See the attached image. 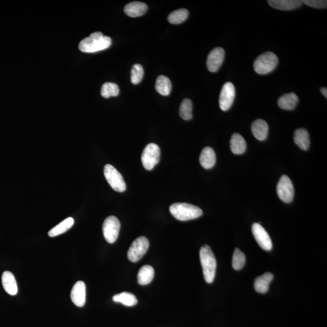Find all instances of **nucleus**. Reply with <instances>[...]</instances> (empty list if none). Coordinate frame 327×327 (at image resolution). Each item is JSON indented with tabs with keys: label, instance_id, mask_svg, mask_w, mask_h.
I'll use <instances>...</instances> for the list:
<instances>
[{
	"label": "nucleus",
	"instance_id": "1",
	"mask_svg": "<svg viewBox=\"0 0 327 327\" xmlns=\"http://www.w3.org/2000/svg\"><path fill=\"white\" fill-rule=\"evenodd\" d=\"M111 44L110 37L104 36L100 32H96L80 42L79 49L83 52L94 53L108 48Z\"/></svg>",
	"mask_w": 327,
	"mask_h": 327
},
{
	"label": "nucleus",
	"instance_id": "2",
	"mask_svg": "<svg viewBox=\"0 0 327 327\" xmlns=\"http://www.w3.org/2000/svg\"><path fill=\"white\" fill-rule=\"evenodd\" d=\"M199 257L205 281L212 283L215 277L217 264L216 258L209 246H202L199 252Z\"/></svg>",
	"mask_w": 327,
	"mask_h": 327
},
{
	"label": "nucleus",
	"instance_id": "3",
	"mask_svg": "<svg viewBox=\"0 0 327 327\" xmlns=\"http://www.w3.org/2000/svg\"><path fill=\"white\" fill-rule=\"evenodd\" d=\"M170 211L177 220L186 221L200 217L202 210L196 205L185 202H177L171 205Z\"/></svg>",
	"mask_w": 327,
	"mask_h": 327
},
{
	"label": "nucleus",
	"instance_id": "4",
	"mask_svg": "<svg viewBox=\"0 0 327 327\" xmlns=\"http://www.w3.org/2000/svg\"><path fill=\"white\" fill-rule=\"evenodd\" d=\"M278 63V58L272 52H267L259 56L255 61L254 70L260 75L272 72Z\"/></svg>",
	"mask_w": 327,
	"mask_h": 327
},
{
	"label": "nucleus",
	"instance_id": "5",
	"mask_svg": "<svg viewBox=\"0 0 327 327\" xmlns=\"http://www.w3.org/2000/svg\"><path fill=\"white\" fill-rule=\"evenodd\" d=\"M160 148L155 143H150L144 148L141 155L143 166L146 170H151L160 161Z\"/></svg>",
	"mask_w": 327,
	"mask_h": 327
},
{
	"label": "nucleus",
	"instance_id": "6",
	"mask_svg": "<svg viewBox=\"0 0 327 327\" xmlns=\"http://www.w3.org/2000/svg\"><path fill=\"white\" fill-rule=\"evenodd\" d=\"M104 174L108 183L115 191L123 192L126 191V185L123 176L113 166L105 165Z\"/></svg>",
	"mask_w": 327,
	"mask_h": 327
},
{
	"label": "nucleus",
	"instance_id": "7",
	"mask_svg": "<svg viewBox=\"0 0 327 327\" xmlns=\"http://www.w3.org/2000/svg\"><path fill=\"white\" fill-rule=\"evenodd\" d=\"M149 247V242L147 238L140 236L136 239L131 245L127 257L133 263L138 262L144 256Z\"/></svg>",
	"mask_w": 327,
	"mask_h": 327
},
{
	"label": "nucleus",
	"instance_id": "8",
	"mask_svg": "<svg viewBox=\"0 0 327 327\" xmlns=\"http://www.w3.org/2000/svg\"><path fill=\"white\" fill-rule=\"evenodd\" d=\"M120 228L121 224L117 217H107L102 225V232L105 240L110 244H113L119 235Z\"/></svg>",
	"mask_w": 327,
	"mask_h": 327
},
{
	"label": "nucleus",
	"instance_id": "9",
	"mask_svg": "<svg viewBox=\"0 0 327 327\" xmlns=\"http://www.w3.org/2000/svg\"><path fill=\"white\" fill-rule=\"evenodd\" d=\"M277 194L285 203H289L294 198L295 190L290 179L286 175H282L276 187Z\"/></svg>",
	"mask_w": 327,
	"mask_h": 327
},
{
	"label": "nucleus",
	"instance_id": "10",
	"mask_svg": "<svg viewBox=\"0 0 327 327\" xmlns=\"http://www.w3.org/2000/svg\"><path fill=\"white\" fill-rule=\"evenodd\" d=\"M235 88L232 83L227 82L223 85L220 93L219 104L221 110L227 111L234 101L235 98Z\"/></svg>",
	"mask_w": 327,
	"mask_h": 327
},
{
	"label": "nucleus",
	"instance_id": "11",
	"mask_svg": "<svg viewBox=\"0 0 327 327\" xmlns=\"http://www.w3.org/2000/svg\"><path fill=\"white\" fill-rule=\"evenodd\" d=\"M252 233L258 244L262 248L270 251L273 248L272 239L264 227L258 223H254L252 226Z\"/></svg>",
	"mask_w": 327,
	"mask_h": 327
},
{
	"label": "nucleus",
	"instance_id": "12",
	"mask_svg": "<svg viewBox=\"0 0 327 327\" xmlns=\"http://www.w3.org/2000/svg\"><path fill=\"white\" fill-rule=\"evenodd\" d=\"M225 51L223 48H216L208 54L207 60V67L211 72H216L222 65Z\"/></svg>",
	"mask_w": 327,
	"mask_h": 327
},
{
	"label": "nucleus",
	"instance_id": "13",
	"mask_svg": "<svg viewBox=\"0 0 327 327\" xmlns=\"http://www.w3.org/2000/svg\"><path fill=\"white\" fill-rule=\"evenodd\" d=\"M86 286L85 282L79 281L73 286L70 298L73 303L77 307H82L86 303Z\"/></svg>",
	"mask_w": 327,
	"mask_h": 327
},
{
	"label": "nucleus",
	"instance_id": "14",
	"mask_svg": "<svg viewBox=\"0 0 327 327\" xmlns=\"http://www.w3.org/2000/svg\"><path fill=\"white\" fill-rule=\"evenodd\" d=\"M147 5L144 3L133 2L127 4L124 7V11L130 17L135 18L141 17L148 11Z\"/></svg>",
	"mask_w": 327,
	"mask_h": 327
},
{
	"label": "nucleus",
	"instance_id": "15",
	"mask_svg": "<svg viewBox=\"0 0 327 327\" xmlns=\"http://www.w3.org/2000/svg\"><path fill=\"white\" fill-rule=\"evenodd\" d=\"M2 282L3 288L6 293L12 296L18 294V286L16 279L11 272L6 271L2 274Z\"/></svg>",
	"mask_w": 327,
	"mask_h": 327
},
{
	"label": "nucleus",
	"instance_id": "16",
	"mask_svg": "<svg viewBox=\"0 0 327 327\" xmlns=\"http://www.w3.org/2000/svg\"><path fill=\"white\" fill-rule=\"evenodd\" d=\"M268 3L271 7L281 11L294 10L303 4V2L299 0H269Z\"/></svg>",
	"mask_w": 327,
	"mask_h": 327
},
{
	"label": "nucleus",
	"instance_id": "17",
	"mask_svg": "<svg viewBox=\"0 0 327 327\" xmlns=\"http://www.w3.org/2000/svg\"><path fill=\"white\" fill-rule=\"evenodd\" d=\"M216 155L212 148L206 147L202 151L199 157V162L205 169H210L216 163Z\"/></svg>",
	"mask_w": 327,
	"mask_h": 327
},
{
	"label": "nucleus",
	"instance_id": "18",
	"mask_svg": "<svg viewBox=\"0 0 327 327\" xmlns=\"http://www.w3.org/2000/svg\"><path fill=\"white\" fill-rule=\"evenodd\" d=\"M251 132L254 136L260 141H264L267 138L269 132V126L263 120L258 119L251 124Z\"/></svg>",
	"mask_w": 327,
	"mask_h": 327
},
{
	"label": "nucleus",
	"instance_id": "19",
	"mask_svg": "<svg viewBox=\"0 0 327 327\" xmlns=\"http://www.w3.org/2000/svg\"><path fill=\"white\" fill-rule=\"evenodd\" d=\"M299 101L298 96L294 93H286L278 99L279 107L283 110L292 111L297 106Z\"/></svg>",
	"mask_w": 327,
	"mask_h": 327
},
{
	"label": "nucleus",
	"instance_id": "20",
	"mask_svg": "<svg viewBox=\"0 0 327 327\" xmlns=\"http://www.w3.org/2000/svg\"><path fill=\"white\" fill-rule=\"evenodd\" d=\"M294 141L299 148L304 151L308 150L310 145V138L308 131L304 128L298 129L295 132Z\"/></svg>",
	"mask_w": 327,
	"mask_h": 327
},
{
	"label": "nucleus",
	"instance_id": "21",
	"mask_svg": "<svg viewBox=\"0 0 327 327\" xmlns=\"http://www.w3.org/2000/svg\"><path fill=\"white\" fill-rule=\"evenodd\" d=\"M230 143L232 152L236 155L244 154L247 149V144L245 139L237 133L233 134Z\"/></svg>",
	"mask_w": 327,
	"mask_h": 327
},
{
	"label": "nucleus",
	"instance_id": "22",
	"mask_svg": "<svg viewBox=\"0 0 327 327\" xmlns=\"http://www.w3.org/2000/svg\"><path fill=\"white\" fill-rule=\"evenodd\" d=\"M273 279L272 273H266L255 279L254 286L256 291L260 294H266L269 290V285Z\"/></svg>",
	"mask_w": 327,
	"mask_h": 327
},
{
	"label": "nucleus",
	"instance_id": "23",
	"mask_svg": "<svg viewBox=\"0 0 327 327\" xmlns=\"http://www.w3.org/2000/svg\"><path fill=\"white\" fill-rule=\"evenodd\" d=\"M155 271L151 266H142L138 274V282L140 285H146L150 283L154 278Z\"/></svg>",
	"mask_w": 327,
	"mask_h": 327
},
{
	"label": "nucleus",
	"instance_id": "24",
	"mask_svg": "<svg viewBox=\"0 0 327 327\" xmlns=\"http://www.w3.org/2000/svg\"><path fill=\"white\" fill-rule=\"evenodd\" d=\"M74 220L73 218L68 217L50 230L48 235L50 237H55V236L63 234L69 230L74 226Z\"/></svg>",
	"mask_w": 327,
	"mask_h": 327
},
{
	"label": "nucleus",
	"instance_id": "25",
	"mask_svg": "<svg viewBox=\"0 0 327 327\" xmlns=\"http://www.w3.org/2000/svg\"><path fill=\"white\" fill-rule=\"evenodd\" d=\"M155 89L161 95H169L172 90V83L169 78L164 76H159L156 82Z\"/></svg>",
	"mask_w": 327,
	"mask_h": 327
},
{
	"label": "nucleus",
	"instance_id": "26",
	"mask_svg": "<svg viewBox=\"0 0 327 327\" xmlns=\"http://www.w3.org/2000/svg\"><path fill=\"white\" fill-rule=\"evenodd\" d=\"M113 300L116 303H120L128 307L134 306L138 303L135 296L128 292H123L115 295Z\"/></svg>",
	"mask_w": 327,
	"mask_h": 327
},
{
	"label": "nucleus",
	"instance_id": "27",
	"mask_svg": "<svg viewBox=\"0 0 327 327\" xmlns=\"http://www.w3.org/2000/svg\"><path fill=\"white\" fill-rule=\"evenodd\" d=\"M189 17V11L186 9L174 11L168 16V21L173 24H179L185 21Z\"/></svg>",
	"mask_w": 327,
	"mask_h": 327
},
{
	"label": "nucleus",
	"instance_id": "28",
	"mask_svg": "<svg viewBox=\"0 0 327 327\" xmlns=\"http://www.w3.org/2000/svg\"><path fill=\"white\" fill-rule=\"evenodd\" d=\"M192 110L193 104L191 99H184L179 107L180 117L185 120H191L193 117Z\"/></svg>",
	"mask_w": 327,
	"mask_h": 327
},
{
	"label": "nucleus",
	"instance_id": "29",
	"mask_svg": "<svg viewBox=\"0 0 327 327\" xmlns=\"http://www.w3.org/2000/svg\"><path fill=\"white\" fill-rule=\"evenodd\" d=\"M119 93V87L114 83H105L101 87V94L102 97L105 98H110L111 96H117Z\"/></svg>",
	"mask_w": 327,
	"mask_h": 327
},
{
	"label": "nucleus",
	"instance_id": "30",
	"mask_svg": "<svg viewBox=\"0 0 327 327\" xmlns=\"http://www.w3.org/2000/svg\"><path fill=\"white\" fill-rule=\"evenodd\" d=\"M246 258L244 253L236 248L232 258V266L236 270H240L244 267L245 264Z\"/></svg>",
	"mask_w": 327,
	"mask_h": 327
},
{
	"label": "nucleus",
	"instance_id": "31",
	"mask_svg": "<svg viewBox=\"0 0 327 327\" xmlns=\"http://www.w3.org/2000/svg\"><path fill=\"white\" fill-rule=\"evenodd\" d=\"M144 76V69L141 64H136L133 65L131 70V82L133 85H138L142 80Z\"/></svg>",
	"mask_w": 327,
	"mask_h": 327
},
{
	"label": "nucleus",
	"instance_id": "32",
	"mask_svg": "<svg viewBox=\"0 0 327 327\" xmlns=\"http://www.w3.org/2000/svg\"><path fill=\"white\" fill-rule=\"evenodd\" d=\"M302 2L311 8L316 9H326L327 2L322 0H304Z\"/></svg>",
	"mask_w": 327,
	"mask_h": 327
},
{
	"label": "nucleus",
	"instance_id": "33",
	"mask_svg": "<svg viewBox=\"0 0 327 327\" xmlns=\"http://www.w3.org/2000/svg\"><path fill=\"white\" fill-rule=\"evenodd\" d=\"M320 92H321L322 94L325 96V97L326 98H327V89L326 87H322L321 89H320Z\"/></svg>",
	"mask_w": 327,
	"mask_h": 327
}]
</instances>
